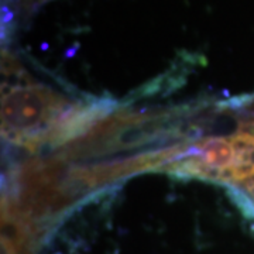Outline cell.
<instances>
[{
	"label": "cell",
	"instance_id": "obj_1",
	"mask_svg": "<svg viewBox=\"0 0 254 254\" xmlns=\"http://www.w3.org/2000/svg\"><path fill=\"white\" fill-rule=\"evenodd\" d=\"M180 170L223 182H253L254 126L200 143Z\"/></svg>",
	"mask_w": 254,
	"mask_h": 254
}]
</instances>
